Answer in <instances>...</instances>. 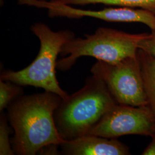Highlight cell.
<instances>
[{
  "label": "cell",
  "instance_id": "obj_1",
  "mask_svg": "<svg viewBox=\"0 0 155 155\" xmlns=\"http://www.w3.org/2000/svg\"><path fill=\"white\" fill-rule=\"evenodd\" d=\"M59 95L44 93L19 97L8 106V117L15 131L14 152L35 155L45 148L64 143L56 127L54 114L61 102Z\"/></svg>",
  "mask_w": 155,
  "mask_h": 155
},
{
  "label": "cell",
  "instance_id": "obj_2",
  "mask_svg": "<svg viewBox=\"0 0 155 155\" xmlns=\"http://www.w3.org/2000/svg\"><path fill=\"white\" fill-rule=\"evenodd\" d=\"M116 104L105 84L93 75L82 89L61 100L54 114L57 130L64 140L86 135Z\"/></svg>",
  "mask_w": 155,
  "mask_h": 155
},
{
  "label": "cell",
  "instance_id": "obj_3",
  "mask_svg": "<svg viewBox=\"0 0 155 155\" xmlns=\"http://www.w3.org/2000/svg\"><path fill=\"white\" fill-rule=\"evenodd\" d=\"M31 30L40 42L38 55L31 64L21 70L4 71L1 80L42 88L65 100L69 95L60 87L56 77L57 58L62 46L74 38V34L68 30L53 31L41 22L35 24Z\"/></svg>",
  "mask_w": 155,
  "mask_h": 155
},
{
  "label": "cell",
  "instance_id": "obj_4",
  "mask_svg": "<svg viewBox=\"0 0 155 155\" xmlns=\"http://www.w3.org/2000/svg\"><path fill=\"white\" fill-rule=\"evenodd\" d=\"M148 35L127 33L101 27L93 35H86L84 38H74L63 45L60 54L64 58L58 61L56 68L61 71L68 70L82 56H91L109 63H116L136 57L139 43Z\"/></svg>",
  "mask_w": 155,
  "mask_h": 155
},
{
  "label": "cell",
  "instance_id": "obj_5",
  "mask_svg": "<svg viewBox=\"0 0 155 155\" xmlns=\"http://www.w3.org/2000/svg\"><path fill=\"white\" fill-rule=\"evenodd\" d=\"M91 72L105 84L118 104L148 106L137 55L116 63L98 61Z\"/></svg>",
  "mask_w": 155,
  "mask_h": 155
},
{
  "label": "cell",
  "instance_id": "obj_6",
  "mask_svg": "<svg viewBox=\"0 0 155 155\" xmlns=\"http://www.w3.org/2000/svg\"><path fill=\"white\" fill-rule=\"evenodd\" d=\"M155 116L148 106L117 104L108 111L86 135L116 139L129 134L153 136Z\"/></svg>",
  "mask_w": 155,
  "mask_h": 155
},
{
  "label": "cell",
  "instance_id": "obj_7",
  "mask_svg": "<svg viewBox=\"0 0 155 155\" xmlns=\"http://www.w3.org/2000/svg\"><path fill=\"white\" fill-rule=\"evenodd\" d=\"M31 5L34 7L47 9L51 17L81 18L89 17L109 22H139L147 25L150 30L155 29V13L140 8L120 6L107 8L98 11L83 10L72 6L45 0H31Z\"/></svg>",
  "mask_w": 155,
  "mask_h": 155
},
{
  "label": "cell",
  "instance_id": "obj_8",
  "mask_svg": "<svg viewBox=\"0 0 155 155\" xmlns=\"http://www.w3.org/2000/svg\"><path fill=\"white\" fill-rule=\"evenodd\" d=\"M61 153L67 155H129L127 147L115 139L84 135L66 140L60 145Z\"/></svg>",
  "mask_w": 155,
  "mask_h": 155
},
{
  "label": "cell",
  "instance_id": "obj_9",
  "mask_svg": "<svg viewBox=\"0 0 155 155\" xmlns=\"http://www.w3.org/2000/svg\"><path fill=\"white\" fill-rule=\"evenodd\" d=\"M148 106L155 116V58L139 49L137 52Z\"/></svg>",
  "mask_w": 155,
  "mask_h": 155
},
{
  "label": "cell",
  "instance_id": "obj_10",
  "mask_svg": "<svg viewBox=\"0 0 155 155\" xmlns=\"http://www.w3.org/2000/svg\"><path fill=\"white\" fill-rule=\"evenodd\" d=\"M52 2L67 5H86L89 4H104L140 8L155 14V0H51Z\"/></svg>",
  "mask_w": 155,
  "mask_h": 155
},
{
  "label": "cell",
  "instance_id": "obj_11",
  "mask_svg": "<svg viewBox=\"0 0 155 155\" xmlns=\"http://www.w3.org/2000/svg\"><path fill=\"white\" fill-rule=\"evenodd\" d=\"M22 89L20 85L10 81L0 80V110L8 107L12 102L20 97Z\"/></svg>",
  "mask_w": 155,
  "mask_h": 155
},
{
  "label": "cell",
  "instance_id": "obj_12",
  "mask_svg": "<svg viewBox=\"0 0 155 155\" xmlns=\"http://www.w3.org/2000/svg\"><path fill=\"white\" fill-rule=\"evenodd\" d=\"M10 128L7 121L4 116L1 117L0 121V155H13L14 150H12L9 142Z\"/></svg>",
  "mask_w": 155,
  "mask_h": 155
},
{
  "label": "cell",
  "instance_id": "obj_13",
  "mask_svg": "<svg viewBox=\"0 0 155 155\" xmlns=\"http://www.w3.org/2000/svg\"><path fill=\"white\" fill-rule=\"evenodd\" d=\"M139 48L155 58V29L139 43Z\"/></svg>",
  "mask_w": 155,
  "mask_h": 155
},
{
  "label": "cell",
  "instance_id": "obj_14",
  "mask_svg": "<svg viewBox=\"0 0 155 155\" xmlns=\"http://www.w3.org/2000/svg\"><path fill=\"white\" fill-rule=\"evenodd\" d=\"M142 155H155V134L152 136V141L145 149Z\"/></svg>",
  "mask_w": 155,
  "mask_h": 155
}]
</instances>
